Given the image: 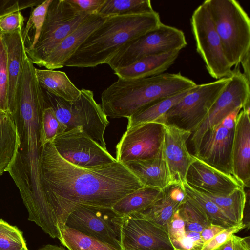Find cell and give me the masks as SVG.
Listing matches in <instances>:
<instances>
[{"label": "cell", "instance_id": "obj_16", "mask_svg": "<svg viewBox=\"0 0 250 250\" xmlns=\"http://www.w3.org/2000/svg\"><path fill=\"white\" fill-rule=\"evenodd\" d=\"M121 250H175L167 229L137 213L124 216Z\"/></svg>", "mask_w": 250, "mask_h": 250}, {"label": "cell", "instance_id": "obj_44", "mask_svg": "<svg viewBox=\"0 0 250 250\" xmlns=\"http://www.w3.org/2000/svg\"><path fill=\"white\" fill-rule=\"evenodd\" d=\"M233 250H250V237H240L233 234Z\"/></svg>", "mask_w": 250, "mask_h": 250}, {"label": "cell", "instance_id": "obj_26", "mask_svg": "<svg viewBox=\"0 0 250 250\" xmlns=\"http://www.w3.org/2000/svg\"><path fill=\"white\" fill-rule=\"evenodd\" d=\"M162 195L163 190L143 187L122 198L111 208L122 217L139 213L152 205Z\"/></svg>", "mask_w": 250, "mask_h": 250}, {"label": "cell", "instance_id": "obj_39", "mask_svg": "<svg viewBox=\"0 0 250 250\" xmlns=\"http://www.w3.org/2000/svg\"><path fill=\"white\" fill-rule=\"evenodd\" d=\"M42 0H0V19L11 13L42 3Z\"/></svg>", "mask_w": 250, "mask_h": 250}, {"label": "cell", "instance_id": "obj_3", "mask_svg": "<svg viewBox=\"0 0 250 250\" xmlns=\"http://www.w3.org/2000/svg\"><path fill=\"white\" fill-rule=\"evenodd\" d=\"M159 13L107 17L82 43L64 66L94 67L107 64L123 46L157 27Z\"/></svg>", "mask_w": 250, "mask_h": 250}, {"label": "cell", "instance_id": "obj_28", "mask_svg": "<svg viewBox=\"0 0 250 250\" xmlns=\"http://www.w3.org/2000/svg\"><path fill=\"white\" fill-rule=\"evenodd\" d=\"M58 239L68 250H119L113 246L63 226Z\"/></svg>", "mask_w": 250, "mask_h": 250}, {"label": "cell", "instance_id": "obj_36", "mask_svg": "<svg viewBox=\"0 0 250 250\" xmlns=\"http://www.w3.org/2000/svg\"><path fill=\"white\" fill-rule=\"evenodd\" d=\"M26 247L22 232L0 219V250H21Z\"/></svg>", "mask_w": 250, "mask_h": 250}, {"label": "cell", "instance_id": "obj_4", "mask_svg": "<svg viewBox=\"0 0 250 250\" xmlns=\"http://www.w3.org/2000/svg\"><path fill=\"white\" fill-rule=\"evenodd\" d=\"M196 85L180 72L133 80L118 78L102 92L101 106L107 117L128 118L151 104Z\"/></svg>", "mask_w": 250, "mask_h": 250}, {"label": "cell", "instance_id": "obj_6", "mask_svg": "<svg viewBox=\"0 0 250 250\" xmlns=\"http://www.w3.org/2000/svg\"><path fill=\"white\" fill-rule=\"evenodd\" d=\"M44 95L46 106L52 108L59 121L66 127V131L81 127L89 137L106 149L104 133L109 122L101 105L95 101L92 91L81 89L80 96L73 102L47 91Z\"/></svg>", "mask_w": 250, "mask_h": 250}, {"label": "cell", "instance_id": "obj_12", "mask_svg": "<svg viewBox=\"0 0 250 250\" xmlns=\"http://www.w3.org/2000/svg\"><path fill=\"white\" fill-rule=\"evenodd\" d=\"M123 217L111 208L77 205L68 215L64 226L121 250Z\"/></svg>", "mask_w": 250, "mask_h": 250}, {"label": "cell", "instance_id": "obj_5", "mask_svg": "<svg viewBox=\"0 0 250 250\" xmlns=\"http://www.w3.org/2000/svg\"><path fill=\"white\" fill-rule=\"evenodd\" d=\"M224 54L232 67L240 64L250 51V20L239 3L235 0H206Z\"/></svg>", "mask_w": 250, "mask_h": 250}, {"label": "cell", "instance_id": "obj_24", "mask_svg": "<svg viewBox=\"0 0 250 250\" xmlns=\"http://www.w3.org/2000/svg\"><path fill=\"white\" fill-rule=\"evenodd\" d=\"M38 81L46 91L65 101H76L81 90L71 81L66 74L62 71L35 68Z\"/></svg>", "mask_w": 250, "mask_h": 250}, {"label": "cell", "instance_id": "obj_22", "mask_svg": "<svg viewBox=\"0 0 250 250\" xmlns=\"http://www.w3.org/2000/svg\"><path fill=\"white\" fill-rule=\"evenodd\" d=\"M1 34L7 48L8 102L10 113L12 115L14 110L17 89L24 62L28 57L22 36V30L9 34Z\"/></svg>", "mask_w": 250, "mask_h": 250}, {"label": "cell", "instance_id": "obj_43", "mask_svg": "<svg viewBox=\"0 0 250 250\" xmlns=\"http://www.w3.org/2000/svg\"><path fill=\"white\" fill-rule=\"evenodd\" d=\"M225 229L223 227L213 224H211L206 227L200 232L204 244Z\"/></svg>", "mask_w": 250, "mask_h": 250}, {"label": "cell", "instance_id": "obj_48", "mask_svg": "<svg viewBox=\"0 0 250 250\" xmlns=\"http://www.w3.org/2000/svg\"><path fill=\"white\" fill-rule=\"evenodd\" d=\"M38 250H68L65 249L63 247L58 246L57 245L47 244L40 248Z\"/></svg>", "mask_w": 250, "mask_h": 250}, {"label": "cell", "instance_id": "obj_49", "mask_svg": "<svg viewBox=\"0 0 250 250\" xmlns=\"http://www.w3.org/2000/svg\"><path fill=\"white\" fill-rule=\"evenodd\" d=\"M21 250H28V249L27 247H26L25 248H23Z\"/></svg>", "mask_w": 250, "mask_h": 250}, {"label": "cell", "instance_id": "obj_37", "mask_svg": "<svg viewBox=\"0 0 250 250\" xmlns=\"http://www.w3.org/2000/svg\"><path fill=\"white\" fill-rule=\"evenodd\" d=\"M0 112L10 114L8 102V74L7 69V48L2 35L0 33Z\"/></svg>", "mask_w": 250, "mask_h": 250}, {"label": "cell", "instance_id": "obj_47", "mask_svg": "<svg viewBox=\"0 0 250 250\" xmlns=\"http://www.w3.org/2000/svg\"><path fill=\"white\" fill-rule=\"evenodd\" d=\"M214 250H233V242L232 236L229 240Z\"/></svg>", "mask_w": 250, "mask_h": 250}, {"label": "cell", "instance_id": "obj_27", "mask_svg": "<svg viewBox=\"0 0 250 250\" xmlns=\"http://www.w3.org/2000/svg\"><path fill=\"white\" fill-rule=\"evenodd\" d=\"M191 89L165 98L141 109L128 118L126 129L143 123L159 122L165 114Z\"/></svg>", "mask_w": 250, "mask_h": 250}, {"label": "cell", "instance_id": "obj_7", "mask_svg": "<svg viewBox=\"0 0 250 250\" xmlns=\"http://www.w3.org/2000/svg\"><path fill=\"white\" fill-rule=\"evenodd\" d=\"M90 16L78 11L67 0H52L36 43L32 48L25 49L28 58L38 65Z\"/></svg>", "mask_w": 250, "mask_h": 250}, {"label": "cell", "instance_id": "obj_42", "mask_svg": "<svg viewBox=\"0 0 250 250\" xmlns=\"http://www.w3.org/2000/svg\"><path fill=\"white\" fill-rule=\"evenodd\" d=\"M105 0H67L76 10L89 15H98Z\"/></svg>", "mask_w": 250, "mask_h": 250}, {"label": "cell", "instance_id": "obj_10", "mask_svg": "<svg viewBox=\"0 0 250 250\" xmlns=\"http://www.w3.org/2000/svg\"><path fill=\"white\" fill-rule=\"evenodd\" d=\"M239 65L232 70L229 80L209 109L204 120L191 134L190 145L195 155L204 134L238 108L250 112V84Z\"/></svg>", "mask_w": 250, "mask_h": 250}, {"label": "cell", "instance_id": "obj_31", "mask_svg": "<svg viewBox=\"0 0 250 250\" xmlns=\"http://www.w3.org/2000/svg\"><path fill=\"white\" fill-rule=\"evenodd\" d=\"M203 193L215 203L231 221L236 224L243 222L247 200L244 188H238L227 196Z\"/></svg>", "mask_w": 250, "mask_h": 250}, {"label": "cell", "instance_id": "obj_8", "mask_svg": "<svg viewBox=\"0 0 250 250\" xmlns=\"http://www.w3.org/2000/svg\"><path fill=\"white\" fill-rule=\"evenodd\" d=\"M187 45L181 30L161 22L155 28L123 46L107 64L114 71L145 57L180 51Z\"/></svg>", "mask_w": 250, "mask_h": 250}, {"label": "cell", "instance_id": "obj_40", "mask_svg": "<svg viewBox=\"0 0 250 250\" xmlns=\"http://www.w3.org/2000/svg\"><path fill=\"white\" fill-rule=\"evenodd\" d=\"M24 19L20 11H17L0 19V33L9 34L22 30Z\"/></svg>", "mask_w": 250, "mask_h": 250}, {"label": "cell", "instance_id": "obj_20", "mask_svg": "<svg viewBox=\"0 0 250 250\" xmlns=\"http://www.w3.org/2000/svg\"><path fill=\"white\" fill-rule=\"evenodd\" d=\"M250 113L241 109L238 114L232 146L233 176L244 188L250 182Z\"/></svg>", "mask_w": 250, "mask_h": 250}, {"label": "cell", "instance_id": "obj_30", "mask_svg": "<svg viewBox=\"0 0 250 250\" xmlns=\"http://www.w3.org/2000/svg\"><path fill=\"white\" fill-rule=\"evenodd\" d=\"M181 204L172 198L167 187L163 190V195L160 199L143 211L136 213L167 229L169 222Z\"/></svg>", "mask_w": 250, "mask_h": 250}, {"label": "cell", "instance_id": "obj_18", "mask_svg": "<svg viewBox=\"0 0 250 250\" xmlns=\"http://www.w3.org/2000/svg\"><path fill=\"white\" fill-rule=\"evenodd\" d=\"M192 133L172 125L164 124L163 151L175 182H185L187 170L194 157L188 148Z\"/></svg>", "mask_w": 250, "mask_h": 250}, {"label": "cell", "instance_id": "obj_2", "mask_svg": "<svg viewBox=\"0 0 250 250\" xmlns=\"http://www.w3.org/2000/svg\"><path fill=\"white\" fill-rule=\"evenodd\" d=\"M46 104L35 69L23 68L12 116L19 137V146L7 172L18 188L28 213V219L35 223L45 216L46 204L42 188L40 158L42 118Z\"/></svg>", "mask_w": 250, "mask_h": 250}, {"label": "cell", "instance_id": "obj_17", "mask_svg": "<svg viewBox=\"0 0 250 250\" xmlns=\"http://www.w3.org/2000/svg\"><path fill=\"white\" fill-rule=\"evenodd\" d=\"M185 177V182L196 190L216 196H227L245 188L234 176L226 174L194 156Z\"/></svg>", "mask_w": 250, "mask_h": 250}, {"label": "cell", "instance_id": "obj_45", "mask_svg": "<svg viewBox=\"0 0 250 250\" xmlns=\"http://www.w3.org/2000/svg\"><path fill=\"white\" fill-rule=\"evenodd\" d=\"M186 235L192 242L193 250H201L204 242L202 239L200 233L187 231L186 232Z\"/></svg>", "mask_w": 250, "mask_h": 250}, {"label": "cell", "instance_id": "obj_34", "mask_svg": "<svg viewBox=\"0 0 250 250\" xmlns=\"http://www.w3.org/2000/svg\"><path fill=\"white\" fill-rule=\"evenodd\" d=\"M66 127L57 119L53 110L46 106L43 110L40 129V143L42 147L53 143L60 134L66 130Z\"/></svg>", "mask_w": 250, "mask_h": 250}, {"label": "cell", "instance_id": "obj_14", "mask_svg": "<svg viewBox=\"0 0 250 250\" xmlns=\"http://www.w3.org/2000/svg\"><path fill=\"white\" fill-rule=\"evenodd\" d=\"M241 109H236L209 129L202 137L194 155L212 167L232 176V146L236 117Z\"/></svg>", "mask_w": 250, "mask_h": 250}, {"label": "cell", "instance_id": "obj_41", "mask_svg": "<svg viewBox=\"0 0 250 250\" xmlns=\"http://www.w3.org/2000/svg\"><path fill=\"white\" fill-rule=\"evenodd\" d=\"M167 232L172 244L186 236L185 223L177 210L172 216L167 226Z\"/></svg>", "mask_w": 250, "mask_h": 250}, {"label": "cell", "instance_id": "obj_1", "mask_svg": "<svg viewBox=\"0 0 250 250\" xmlns=\"http://www.w3.org/2000/svg\"><path fill=\"white\" fill-rule=\"evenodd\" d=\"M40 167L46 204L42 230L52 238H59V229L76 205L112 208L144 187L117 161L96 168L78 167L60 156L52 143L42 146Z\"/></svg>", "mask_w": 250, "mask_h": 250}, {"label": "cell", "instance_id": "obj_15", "mask_svg": "<svg viewBox=\"0 0 250 250\" xmlns=\"http://www.w3.org/2000/svg\"><path fill=\"white\" fill-rule=\"evenodd\" d=\"M164 124L153 122L135 125L123 134L116 146V160L126 163L157 156L163 146Z\"/></svg>", "mask_w": 250, "mask_h": 250}, {"label": "cell", "instance_id": "obj_9", "mask_svg": "<svg viewBox=\"0 0 250 250\" xmlns=\"http://www.w3.org/2000/svg\"><path fill=\"white\" fill-rule=\"evenodd\" d=\"M229 78L196 85L160 120L192 133L205 118L209 109L228 83Z\"/></svg>", "mask_w": 250, "mask_h": 250}, {"label": "cell", "instance_id": "obj_46", "mask_svg": "<svg viewBox=\"0 0 250 250\" xmlns=\"http://www.w3.org/2000/svg\"><path fill=\"white\" fill-rule=\"evenodd\" d=\"M250 51H248L243 56L240 63L241 64L243 67V74L249 83H250Z\"/></svg>", "mask_w": 250, "mask_h": 250}, {"label": "cell", "instance_id": "obj_23", "mask_svg": "<svg viewBox=\"0 0 250 250\" xmlns=\"http://www.w3.org/2000/svg\"><path fill=\"white\" fill-rule=\"evenodd\" d=\"M179 51L144 57L125 67L114 70L119 79L133 80L164 73L179 56Z\"/></svg>", "mask_w": 250, "mask_h": 250}, {"label": "cell", "instance_id": "obj_33", "mask_svg": "<svg viewBox=\"0 0 250 250\" xmlns=\"http://www.w3.org/2000/svg\"><path fill=\"white\" fill-rule=\"evenodd\" d=\"M178 210L184 222L186 232L200 233L212 224L203 209L186 195L185 200L180 205Z\"/></svg>", "mask_w": 250, "mask_h": 250}, {"label": "cell", "instance_id": "obj_50", "mask_svg": "<svg viewBox=\"0 0 250 250\" xmlns=\"http://www.w3.org/2000/svg\"><path fill=\"white\" fill-rule=\"evenodd\" d=\"M175 250H183L175 249Z\"/></svg>", "mask_w": 250, "mask_h": 250}, {"label": "cell", "instance_id": "obj_38", "mask_svg": "<svg viewBox=\"0 0 250 250\" xmlns=\"http://www.w3.org/2000/svg\"><path fill=\"white\" fill-rule=\"evenodd\" d=\"M246 228L243 222L232 227L225 229L214 237L206 242L201 250H214L229 240L235 233Z\"/></svg>", "mask_w": 250, "mask_h": 250}, {"label": "cell", "instance_id": "obj_25", "mask_svg": "<svg viewBox=\"0 0 250 250\" xmlns=\"http://www.w3.org/2000/svg\"><path fill=\"white\" fill-rule=\"evenodd\" d=\"M19 137L11 114L0 112V176L7 172L19 146Z\"/></svg>", "mask_w": 250, "mask_h": 250}, {"label": "cell", "instance_id": "obj_32", "mask_svg": "<svg viewBox=\"0 0 250 250\" xmlns=\"http://www.w3.org/2000/svg\"><path fill=\"white\" fill-rule=\"evenodd\" d=\"M186 195L197 203L205 212L212 224L226 229L237 225L231 221L207 196L188 185L182 184Z\"/></svg>", "mask_w": 250, "mask_h": 250}, {"label": "cell", "instance_id": "obj_13", "mask_svg": "<svg viewBox=\"0 0 250 250\" xmlns=\"http://www.w3.org/2000/svg\"><path fill=\"white\" fill-rule=\"evenodd\" d=\"M52 143L60 156L78 167L96 168L117 161L107 149L89 137L81 127L65 131Z\"/></svg>", "mask_w": 250, "mask_h": 250}, {"label": "cell", "instance_id": "obj_11", "mask_svg": "<svg viewBox=\"0 0 250 250\" xmlns=\"http://www.w3.org/2000/svg\"><path fill=\"white\" fill-rule=\"evenodd\" d=\"M190 24L197 51L209 75L217 80L229 78L232 67L226 57L220 37L204 1L194 11Z\"/></svg>", "mask_w": 250, "mask_h": 250}, {"label": "cell", "instance_id": "obj_21", "mask_svg": "<svg viewBox=\"0 0 250 250\" xmlns=\"http://www.w3.org/2000/svg\"><path fill=\"white\" fill-rule=\"evenodd\" d=\"M124 165L144 187L163 190L171 185L178 184L170 171L163 146L159 154L153 158L131 161Z\"/></svg>", "mask_w": 250, "mask_h": 250}, {"label": "cell", "instance_id": "obj_35", "mask_svg": "<svg viewBox=\"0 0 250 250\" xmlns=\"http://www.w3.org/2000/svg\"><path fill=\"white\" fill-rule=\"evenodd\" d=\"M52 0H45L33 8L30 13L26 25L22 31L24 42L30 31L32 32V39L25 49L32 48L36 43L43 24L48 7Z\"/></svg>", "mask_w": 250, "mask_h": 250}, {"label": "cell", "instance_id": "obj_29", "mask_svg": "<svg viewBox=\"0 0 250 250\" xmlns=\"http://www.w3.org/2000/svg\"><path fill=\"white\" fill-rule=\"evenodd\" d=\"M153 11L149 0H105L98 15L107 18L143 14Z\"/></svg>", "mask_w": 250, "mask_h": 250}, {"label": "cell", "instance_id": "obj_19", "mask_svg": "<svg viewBox=\"0 0 250 250\" xmlns=\"http://www.w3.org/2000/svg\"><path fill=\"white\" fill-rule=\"evenodd\" d=\"M106 18L99 15H91L62 40L38 66L45 67L48 70L63 67L65 62L90 35L102 24Z\"/></svg>", "mask_w": 250, "mask_h": 250}]
</instances>
